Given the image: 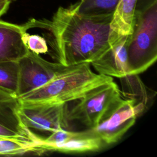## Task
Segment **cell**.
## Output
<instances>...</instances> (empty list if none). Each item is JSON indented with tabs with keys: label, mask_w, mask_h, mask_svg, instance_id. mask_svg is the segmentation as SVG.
<instances>
[{
	"label": "cell",
	"mask_w": 157,
	"mask_h": 157,
	"mask_svg": "<svg viewBox=\"0 0 157 157\" xmlns=\"http://www.w3.org/2000/svg\"><path fill=\"white\" fill-rule=\"evenodd\" d=\"M112 14L88 15L73 4L59 7L51 20L34 19V28L47 30L48 42L56 61L65 66L91 63L109 47Z\"/></svg>",
	"instance_id": "1"
},
{
	"label": "cell",
	"mask_w": 157,
	"mask_h": 157,
	"mask_svg": "<svg viewBox=\"0 0 157 157\" xmlns=\"http://www.w3.org/2000/svg\"><path fill=\"white\" fill-rule=\"evenodd\" d=\"M112 80V77L93 72L90 63H84L68 66L45 85L18 99L26 104H67Z\"/></svg>",
	"instance_id": "2"
},
{
	"label": "cell",
	"mask_w": 157,
	"mask_h": 157,
	"mask_svg": "<svg viewBox=\"0 0 157 157\" xmlns=\"http://www.w3.org/2000/svg\"><path fill=\"white\" fill-rule=\"evenodd\" d=\"M129 74H139L157 59V0H137L128 45Z\"/></svg>",
	"instance_id": "3"
},
{
	"label": "cell",
	"mask_w": 157,
	"mask_h": 157,
	"mask_svg": "<svg viewBox=\"0 0 157 157\" xmlns=\"http://www.w3.org/2000/svg\"><path fill=\"white\" fill-rule=\"evenodd\" d=\"M120 96L121 91L113 80L102 84L73 101L74 104L69 108L67 105V120L78 121L88 129H93L110 103Z\"/></svg>",
	"instance_id": "4"
},
{
	"label": "cell",
	"mask_w": 157,
	"mask_h": 157,
	"mask_svg": "<svg viewBox=\"0 0 157 157\" xmlns=\"http://www.w3.org/2000/svg\"><path fill=\"white\" fill-rule=\"evenodd\" d=\"M138 117L133 102L121 96L110 103L91 130L109 145L117 142L134 125Z\"/></svg>",
	"instance_id": "5"
},
{
	"label": "cell",
	"mask_w": 157,
	"mask_h": 157,
	"mask_svg": "<svg viewBox=\"0 0 157 157\" xmlns=\"http://www.w3.org/2000/svg\"><path fill=\"white\" fill-rule=\"evenodd\" d=\"M18 62V98L45 85L68 67L59 63L48 61L30 50Z\"/></svg>",
	"instance_id": "6"
},
{
	"label": "cell",
	"mask_w": 157,
	"mask_h": 157,
	"mask_svg": "<svg viewBox=\"0 0 157 157\" xmlns=\"http://www.w3.org/2000/svg\"><path fill=\"white\" fill-rule=\"evenodd\" d=\"M21 103V102H20ZM19 113L29 129L52 133L67 129V104L21 103Z\"/></svg>",
	"instance_id": "7"
},
{
	"label": "cell",
	"mask_w": 157,
	"mask_h": 157,
	"mask_svg": "<svg viewBox=\"0 0 157 157\" xmlns=\"http://www.w3.org/2000/svg\"><path fill=\"white\" fill-rule=\"evenodd\" d=\"M20 105L16 94L0 88V137L29 141L40 147L43 138L25 125L19 113Z\"/></svg>",
	"instance_id": "8"
},
{
	"label": "cell",
	"mask_w": 157,
	"mask_h": 157,
	"mask_svg": "<svg viewBox=\"0 0 157 157\" xmlns=\"http://www.w3.org/2000/svg\"><path fill=\"white\" fill-rule=\"evenodd\" d=\"M129 38L130 35L123 37L90 63L99 74L117 78L129 74L127 49Z\"/></svg>",
	"instance_id": "9"
},
{
	"label": "cell",
	"mask_w": 157,
	"mask_h": 157,
	"mask_svg": "<svg viewBox=\"0 0 157 157\" xmlns=\"http://www.w3.org/2000/svg\"><path fill=\"white\" fill-rule=\"evenodd\" d=\"M31 26L29 21L17 25L0 19V61H18L29 51L23 34Z\"/></svg>",
	"instance_id": "10"
},
{
	"label": "cell",
	"mask_w": 157,
	"mask_h": 157,
	"mask_svg": "<svg viewBox=\"0 0 157 157\" xmlns=\"http://www.w3.org/2000/svg\"><path fill=\"white\" fill-rule=\"evenodd\" d=\"M137 2V0H119L110 23L108 37L110 46L123 37L131 34Z\"/></svg>",
	"instance_id": "11"
},
{
	"label": "cell",
	"mask_w": 157,
	"mask_h": 157,
	"mask_svg": "<svg viewBox=\"0 0 157 157\" xmlns=\"http://www.w3.org/2000/svg\"><path fill=\"white\" fill-rule=\"evenodd\" d=\"M101 139L91 130L75 132L74 136L66 142L46 148V151H57L63 153H82L99 150L102 145Z\"/></svg>",
	"instance_id": "12"
},
{
	"label": "cell",
	"mask_w": 157,
	"mask_h": 157,
	"mask_svg": "<svg viewBox=\"0 0 157 157\" xmlns=\"http://www.w3.org/2000/svg\"><path fill=\"white\" fill-rule=\"evenodd\" d=\"M119 78L123 96L133 102L139 117L147 109L150 101L146 86L138 74H128Z\"/></svg>",
	"instance_id": "13"
},
{
	"label": "cell",
	"mask_w": 157,
	"mask_h": 157,
	"mask_svg": "<svg viewBox=\"0 0 157 157\" xmlns=\"http://www.w3.org/2000/svg\"><path fill=\"white\" fill-rule=\"evenodd\" d=\"M44 151L39 144L34 142L0 137V155H21L29 153L40 154Z\"/></svg>",
	"instance_id": "14"
},
{
	"label": "cell",
	"mask_w": 157,
	"mask_h": 157,
	"mask_svg": "<svg viewBox=\"0 0 157 157\" xmlns=\"http://www.w3.org/2000/svg\"><path fill=\"white\" fill-rule=\"evenodd\" d=\"M119 0H79L73 4L77 12L88 15L113 13Z\"/></svg>",
	"instance_id": "15"
},
{
	"label": "cell",
	"mask_w": 157,
	"mask_h": 157,
	"mask_svg": "<svg viewBox=\"0 0 157 157\" xmlns=\"http://www.w3.org/2000/svg\"><path fill=\"white\" fill-rule=\"evenodd\" d=\"M18 78V61H0V88L17 95Z\"/></svg>",
	"instance_id": "16"
},
{
	"label": "cell",
	"mask_w": 157,
	"mask_h": 157,
	"mask_svg": "<svg viewBox=\"0 0 157 157\" xmlns=\"http://www.w3.org/2000/svg\"><path fill=\"white\" fill-rule=\"evenodd\" d=\"M23 40L29 50L36 53H45L48 51L46 40L37 34H29L27 31L23 34Z\"/></svg>",
	"instance_id": "17"
},
{
	"label": "cell",
	"mask_w": 157,
	"mask_h": 157,
	"mask_svg": "<svg viewBox=\"0 0 157 157\" xmlns=\"http://www.w3.org/2000/svg\"><path fill=\"white\" fill-rule=\"evenodd\" d=\"M11 3L12 2L10 1H4L0 2V18L7 12Z\"/></svg>",
	"instance_id": "18"
},
{
	"label": "cell",
	"mask_w": 157,
	"mask_h": 157,
	"mask_svg": "<svg viewBox=\"0 0 157 157\" xmlns=\"http://www.w3.org/2000/svg\"><path fill=\"white\" fill-rule=\"evenodd\" d=\"M16 0H0V2H4V1H10L11 2H13L14 1H15Z\"/></svg>",
	"instance_id": "19"
}]
</instances>
